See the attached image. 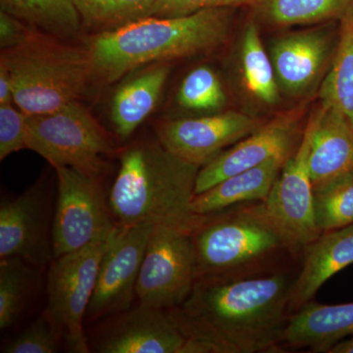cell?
<instances>
[{
  "label": "cell",
  "instance_id": "obj_1",
  "mask_svg": "<svg viewBox=\"0 0 353 353\" xmlns=\"http://www.w3.org/2000/svg\"><path fill=\"white\" fill-rule=\"evenodd\" d=\"M296 274L288 262L250 273L196 279L185 301L169 311L201 353L282 352Z\"/></svg>",
  "mask_w": 353,
  "mask_h": 353
},
{
  "label": "cell",
  "instance_id": "obj_2",
  "mask_svg": "<svg viewBox=\"0 0 353 353\" xmlns=\"http://www.w3.org/2000/svg\"><path fill=\"white\" fill-rule=\"evenodd\" d=\"M233 8H209L175 17L139 18L95 37L88 54L94 78L114 83L132 70L188 57L224 43Z\"/></svg>",
  "mask_w": 353,
  "mask_h": 353
},
{
  "label": "cell",
  "instance_id": "obj_3",
  "mask_svg": "<svg viewBox=\"0 0 353 353\" xmlns=\"http://www.w3.org/2000/svg\"><path fill=\"white\" fill-rule=\"evenodd\" d=\"M199 169L161 143L128 148L108 194L116 223L168 225L192 233L202 217L192 210Z\"/></svg>",
  "mask_w": 353,
  "mask_h": 353
},
{
  "label": "cell",
  "instance_id": "obj_4",
  "mask_svg": "<svg viewBox=\"0 0 353 353\" xmlns=\"http://www.w3.org/2000/svg\"><path fill=\"white\" fill-rule=\"evenodd\" d=\"M192 239L196 279L250 273L299 259L264 201L202 216Z\"/></svg>",
  "mask_w": 353,
  "mask_h": 353
},
{
  "label": "cell",
  "instance_id": "obj_5",
  "mask_svg": "<svg viewBox=\"0 0 353 353\" xmlns=\"http://www.w3.org/2000/svg\"><path fill=\"white\" fill-rule=\"evenodd\" d=\"M13 102L28 116L53 112L77 101L94 77L88 51L34 43L6 51Z\"/></svg>",
  "mask_w": 353,
  "mask_h": 353
},
{
  "label": "cell",
  "instance_id": "obj_6",
  "mask_svg": "<svg viewBox=\"0 0 353 353\" xmlns=\"http://www.w3.org/2000/svg\"><path fill=\"white\" fill-rule=\"evenodd\" d=\"M26 145L55 169L69 167L95 178L112 150L105 132L77 101L53 112L28 116Z\"/></svg>",
  "mask_w": 353,
  "mask_h": 353
},
{
  "label": "cell",
  "instance_id": "obj_7",
  "mask_svg": "<svg viewBox=\"0 0 353 353\" xmlns=\"http://www.w3.org/2000/svg\"><path fill=\"white\" fill-rule=\"evenodd\" d=\"M108 238L57 257L50 264L48 306L43 313L59 341L72 352H90L83 321Z\"/></svg>",
  "mask_w": 353,
  "mask_h": 353
},
{
  "label": "cell",
  "instance_id": "obj_8",
  "mask_svg": "<svg viewBox=\"0 0 353 353\" xmlns=\"http://www.w3.org/2000/svg\"><path fill=\"white\" fill-rule=\"evenodd\" d=\"M57 201L51 223L54 259L105 240L117 226L99 178L69 167L55 169Z\"/></svg>",
  "mask_w": 353,
  "mask_h": 353
},
{
  "label": "cell",
  "instance_id": "obj_9",
  "mask_svg": "<svg viewBox=\"0 0 353 353\" xmlns=\"http://www.w3.org/2000/svg\"><path fill=\"white\" fill-rule=\"evenodd\" d=\"M196 281L192 233L168 225H155L139 270V303L170 310L185 301Z\"/></svg>",
  "mask_w": 353,
  "mask_h": 353
},
{
  "label": "cell",
  "instance_id": "obj_10",
  "mask_svg": "<svg viewBox=\"0 0 353 353\" xmlns=\"http://www.w3.org/2000/svg\"><path fill=\"white\" fill-rule=\"evenodd\" d=\"M155 225H118L108 238L85 319L95 321L130 309L139 270Z\"/></svg>",
  "mask_w": 353,
  "mask_h": 353
},
{
  "label": "cell",
  "instance_id": "obj_11",
  "mask_svg": "<svg viewBox=\"0 0 353 353\" xmlns=\"http://www.w3.org/2000/svg\"><path fill=\"white\" fill-rule=\"evenodd\" d=\"M310 138L308 121L296 152L285 161L264 201L267 212L297 259H301L304 248L321 234L316 224L314 192L309 171Z\"/></svg>",
  "mask_w": 353,
  "mask_h": 353
},
{
  "label": "cell",
  "instance_id": "obj_12",
  "mask_svg": "<svg viewBox=\"0 0 353 353\" xmlns=\"http://www.w3.org/2000/svg\"><path fill=\"white\" fill-rule=\"evenodd\" d=\"M299 118L296 111L281 114L202 166L197 173L196 194L274 158L289 159L301 141Z\"/></svg>",
  "mask_w": 353,
  "mask_h": 353
},
{
  "label": "cell",
  "instance_id": "obj_13",
  "mask_svg": "<svg viewBox=\"0 0 353 353\" xmlns=\"http://www.w3.org/2000/svg\"><path fill=\"white\" fill-rule=\"evenodd\" d=\"M261 126L246 114L228 112L167 121L157 128L159 143L183 161L201 167Z\"/></svg>",
  "mask_w": 353,
  "mask_h": 353
},
{
  "label": "cell",
  "instance_id": "obj_14",
  "mask_svg": "<svg viewBox=\"0 0 353 353\" xmlns=\"http://www.w3.org/2000/svg\"><path fill=\"white\" fill-rule=\"evenodd\" d=\"M48 201L32 189L0 205V259L19 257L43 268L54 259Z\"/></svg>",
  "mask_w": 353,
  "mask_h": 353
},
{
  "label": "cell",
  "instance_id": "obj_15",
  "mask_svg": "<svg viewBox=\"0 0 353 353\" xmlns=\"http://www.w3.org/2000/svg\"><path fill=\"white\" fill-rule=\"evenodd\" d=\"M95 343L101 353H188L190 339L170 311L139 304L117 314Z\"/></svg>",
  "mask_w": 353,
  "mask_h": 353
},
{
  "label": "cell",
  "instance_id": "obj_16",
  "mask_svg": "<svg viewBox=\"0 0 353 353\" xmlns=\"http://www.w3.org/2000/svg\"><path fill=\"white\" fill-rule=\"evenodd\" d=\"M301 259L290 290V314L313 301L327 281L353 263V225L319 234L304 248Z\"/></svg>",
  "mask_w": 353,
  "mask_h": 353
},
{
  "label": "cell",
  "instance_id": "obj_17",
  "mask_svg": "<svg viewBox=\"0 0 353 353\" xmlns=\"http://www.w3.org/2000/svg\"><path fill=\"white\" fill-rule=\"evenodd\" d=\"M350 336H353V303L325 305L311 301L290 314L280 347L328 353L334 345Z\"/></svg>",
  "mask_w": 353,
  "mask_h": 353
},
{
  "label": "cell",
  "instance_id": "obj_18",
  "mask_svg": "<svg viewBox=\"0 0 353 353\" xmlns=\"http://www.w3.org/2000/svg\"><path fill=\"white\" fill-rule=\"evenodd\" d=\"M331 54L327 32H296L279 39L271 54L279 85L289 94H303L319 78Z\"/></svg>",
  "mask_w": 353,
  "mask_h": 353
},
{
  "label": "cell",
  "instance_id": "obj_19",
  "mask_svg": "<svg viewBox=\"0 0 353 353\" xmlns=\"http://www.w3.org/2000/svg\"><path fill=\"white\" fill-rule=\"evenodd\" d=\"M308 165L313 185L353 170V126L340 112L323 105L310 120Z\"/></svg>",
  "mask_w": 353,
  "mask_h": 353
},
{
  "label": "cell",
  "instance_id": "obj_20",
  "mask_svg": "<svg viewBox=\"0 0 353 353\" xmlns=\"http://www.w3.org/2000/svg\"><path fill=\"white\" fill-rule=\"evenodd\" d=\"M288 159L274 158L265 163L241 172L196 194L192 210L206 216L248 202L265 201Z\"/></svg>",
  "mask_w": 353,
  "mask_h": 353
},
{
  "label": "cell",
  "instance_id": "obj_21",
  "mask_svg": "<svg viewBox=\"0 0 353 353\" xmlns=\"http://www.w3.org/2000/svg\"><path fill=\"white\" fill-rule=\"evenodd\" d=\"M168 75V67H154L116 92L111 106V119L120 138H129L152 112Z\"/></svg>",
  "mask_w": 353,
  "mask_h": 353
},
{
  "label": "cell",
  "instance_id": "obj_22",
  "mask_svg": "<svg viewBox=\"0 0 353 353\" xmlns=\"http://www.w3.org/2000/svg\"><path fill=\"white\" fill-rule=\"evenodd\" d=\"M340 22L338 44L320 97L323 105L343 114L353 126V13Z\"/></svg>",
  "mask_w": 353,
  "mask_h": 353
},
{
  "label": "cell",
  "instance_id": "obj_23",
  "mask_svg": "<svg viewBox=\"0 0 353 353\" xmlns=\"http://www.w3.org/2000/svg\"><path fill=\"white\" fill-rule=\"evenodd\" d=\"M253 7L274 25L314 24L343 20L353 13V0H256Z\"/></svg>",
  "mask_w": 353,
  "mask_h": 353
},
{
  "label": "cell",
  "instance_id": "obj_24",
  "mask_svg": "<svg viewBox=\"0 0 353 353\" xmlns=\"http://www.w3.org/2000/svg\"><path fill=\"white\" fill-rule=\"evenodd\" d=\"M1 10L57 36L75 34L80 13L74 0H0Z\"/></svg>",
  "mask_w": 353,
  "mask_h": 353
},
{
  "label": "cell",
  "instance_id": "obj_25",
  "mask_svg": "<svg viewBox=\"0 0 353 353\" xmlns=\"http://www.w3.org/2000/svg\"><path fill=\"white\" fill-rule=\"evenodd\" d=\"M320 233L353 225V170L313 185Z\"/></svg>",
  "mask_w": 353,
  "mask_h": 353
},
{
  "label": "cell",
  "instance_id": "obj_26",
  "mask_svg": "<svg viewBox=\"0 0 353 353\" xmlns=\"http://www.w3.org/2000/svg\"><path fill=\"white\" fill-rule=\"evenodd\" d=\"M243 80L250 94L267 104L279 99V83L271 57L264 50L259 29L253 23L246 26L241 48Z\"/></svg>",
  "mask_w": 353,
  "mask_h": 353
},
{
  "label": "cell",
  "instance_id": "obj_27",
  "mask_svg": "<svg viewBox=\"0 0 353 353\" xmlns=\"http://www.w3.org/2000/svg\"><path fill=\"white\" fill-rule=\"evenodd\" d=\"M29 263L19 257L0 261V329L12 327L19 320L27 304L31 287Z\"/></svg>",
  "mask_w": 353,
  "mask_h": 353
},
{
  "label": "cell",
  "instance_id": "obj_28",
  "mask_svg": "<svg viewBox=\"0 0 353 353\" xmlns=\"http://www.w3.org/2000/svg\"><path fill=\"white\" fill-rule=\"evenodd\" d=\"M181 106L192 110H218L226 103L219 78L208 67H199L183 79L178 92Z\"/></svg>",
  "mask_w": 353,
  "mask_h": 353
},
{
  "label": "cell",
  "instance_id": "obj_29",
  "mask_svg": "<svg viewBox=\"0 0 353 353\" xmlns=\"http://www.w3.org/2000/svg\"><path fill=\"white\" fill-rule=\"evenodd\" d=\"M88 24H126L145 17L157 0H74Z\"/></svg>",
  "mask_w": 353,
  "mask_h": 353
},
{
  "label": "cell",
  "instance_id": "obj_30",
  "mask_svg": "<svg viewBox=\"0 0 353 353\" xmlns=\"http://www.w3.org/2000/svg\"><path fill=\"white\" fill-rule=\"evenodd\" d=\"M60 343L52 325L43 314L2 348L6 353H54Z\"/></svg>",
  "mask_w": 353,
  "mask_h": 353
},
{
  "label": "cell",
  "instance_id": "obj_31",
  "mask_svg": "<svg viewBox=\"0 0 353 353\" xmlns=\"http://www.w3.org/2000/svg\"><path fill=\"white\" fill-rule=\"evenodd\" d=\"M27 114L12 103L0 104V160L27 148L26 125Z\"/></svg>",
  "mask_w": 353,
  "mask_h": 353
},
{
  "label": "cell",
  "instance_id": "obj_32",
  "mask_svg": "<svg viewBox=\"0 0 353 353\" xmlns=\"http://www.w3.org/2000/svg\"><path fill=\"white\" fill-rule=\"evenodd\" d=\"M256 0H157L148 16L175 17L189 15L209 8H236L241 6H254Z\"/></svg>",
  "mask_w": 353,
  "mask_h": 353
},
{
  "label": "cell",
  "instance_id": "obj_33",
  "mask_svg": "<svg viewBox=\"0 0 353 353\" xmlns=\"http://www.w3.org/2000/svg\"><path fill=\"white\" fill-rule=\"evenodd\" d=\"M31 41V34L20 20L10 14L0 12V46L1 48H14Z\"/></svg>",
  "mask_w": 353,
  "mask_h": 353
},
{
  "label": "cell",
  "instance_id": "obj_34",
  "mask_svg": "<svg viewBox=\"0 0 353 353\" xmlns=\"http://www.w3.org/2000/svg\"><path fill=\"white\" fill-rule=\"evenodd\" d=\"M10 103H14L12 81L8 69L0 63V104Z\"/></svg>",
  "mask_w": 353,
  "mask_h": 353
},
{
  "label": "cell",
  "instance_id": "obj_35",
  "mask_svg": "<svg viewBox=\"0 0 353 353\" xmlns=\"http://www.w3.org/2000/svg\"><path fill=\"white\" fill-rule=\"evenodd\" d=\"M328 353H353V336L336 343Z\"/></svg>",
  "mask_w": 353,
  "mask_h": 353
}]
</instances>
